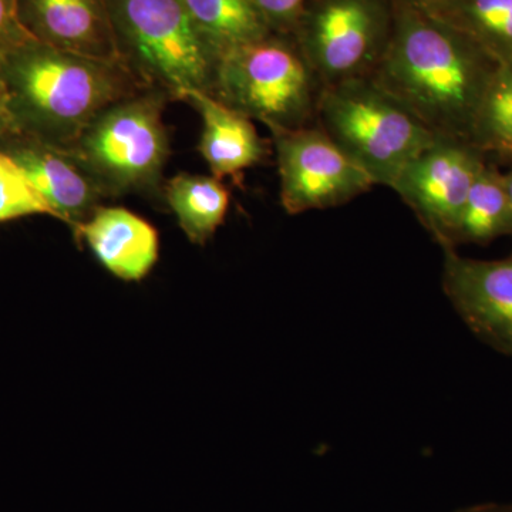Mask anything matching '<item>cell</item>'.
Here are the masks:
<instances>
[{"label": "cell", "mask_w": 512, "mask_h": 512, "mask_svg": "<svg viewBox=\"0 0 512 512\" xmlns=\"http://www.w3.org/2000/svg\"><path fill=\"white\" fill-rule=\"evenodd\" d=\"M396 3L392 42L372 79L434 136L473 146L478 111L500 63L443 20Z\"/></svg>", "instance_id": "6da1fadb"}, {"label": "cell", "mask_w": 512, "mask_h": 512, "mask_svg": "<svg viewBox=\"0 0 512 512\" xmlns=\"http://www.w3.org/2000/svg\"><path fill=\"white\" fill-rule=\"evenodd\" d=\"M12 133L70 151L107 107L144 87L119 63L29 39L0 63Z\"/></svg>", "instance_id": "7a4b0ae2"}, {"label": "cell", "mask_w": 512, "mask_h": 512, "mask_svg": "<svg viewBox=\"0 0 512 512\" xmlns=\"http://www.w3.org/2000/svg\"><path fill=\"white\" fill-rule=\"evenodd\" d=\"M121 66L144 89L185 101L212 93L220 57L202 39L183 0H106Z\"/></svg>", "instance_id": "3957f363"}, {"label": "cell", "mask_w": 512, "mask_h": 512, "mask_svg": "<svg viewBox=\"0 0 512 512\" xmlns=\"http://www.w3.org/2000/svg\"><path fill=\"white\" fill-rule=\"evenodd\" d=\"M322 80L292 35L269 33L221 57L211 96L268 128L315 126Z\"/></svg>", "instance_id": "277c9868"}, {"label": "cell", "mask_w": 512, "mask_h": 512, "mask_svg": "<svg viewBox=\"0 0 512 512\" xmlns=\"http://www.w3.org/2000/svg\"><path fill=\"white\" fill-rule=\"evenodd\" d=\"M316 124L375 185L389 188L439 138L372 77L325 87Z\"/></svg>", "instance_id": "5b68a950"}, {"label": "cell", "mask_w": 512, "mask_h": 512, "mask_svg": "<svg viewBox=\"0 0 512 512\" xmlns=\"http://www.w3.org/2000/svg\"><path fill=\"white\" fill-rule=\"evenodd\" d=\"M168 97L140 90L101 111L69 151L106 200L127 194H163L170 138L163 120Z\"/></svg>", "instance_id": "8992f818"}, {"label": "cell", "mask_w": 512, "mask_h": 512, "mask_svg": "<svg viewBox=\"0 0 512 512\" xmlns=\"http://www.w3.org/2000/svg\"><path fill=\"white\" fill-rule=\"evenodd\" d=\"M396 0H311L293 39L323 86L372 77L396 25Z\"/></svg>", "instance_id": "52a82bcc"}, {"label": "cell", "mask_w": 512, "mask_h": 512, "mask_svg": "<svg viewBox=\"0 0 512 512\" xmlns=\"http://www.w3.org/2000/svg\"><path fill=\"white\" fill-rule=\"evenodd\" d=\"M269 131L281 180V204L288 214L340 207L375 187L318 124Z\"/></svg>", "instance_id": "ba28073f"}, {"label": "cell", "mask_w": 512, "mask_h": 512, "mask_svg": "<svg viewBox=\"0 0 512 512\" xmlns=\"http://www.w3.org/2000/svg\"><path fill=\"white\" fill-rule=\"evenodd\" d=\"M471 144L437 138L403 168L392 190L441 248H456V231L468 192L485 167Z\"/></svg>", "instance_id": "9c48e42d"}, {"label": "cell", "mask_w": 512, "mask_h": 512, "mask_svg": "<svg viewBox=\"0 0 512 512\" xmlns=\"http://www.w3.org/2000/svg\"><path fill=\"white\" fill-rule=\"evenodd\" d=\"M443 251L448 301L477 338L512 357V254L481 261Z\"/></svg>", "instance_id": "30bf717a"}, {"label": "cell", "mask_w": 512, "mask_h": 512, "mask_svg": "<svg viewBox=\"0 0 512 512\" xmlns=\"http://www.w3.org/2000/svg\"><path fill=\"white\" fill-rule=\"evenodd\" d=\"M0 148L15 158L55 211L57 220L66 222L73 232L106 200L99 185L69 151L19 133L3 137Z\"/></svg>", "instance_id": "8fae6325"}, {"label": "cell", "mask_w": 512, "mask_h": 512, "mask_svg": "<svg viewBox=\"0 0 512 512\" xmlns=\"http://www.w3.org/2000/svg\"><path fill=\"white\" fill-rule=\"evenodd\" d=\"M32 39L74 55L120 63L106 0H16Z\"/></svg>", "instance_id": "7c38bea8"}, {"label": "cell", "mask_w": 512, "mask_h": 512, "mask_svg": "<svg viewBox=\"0 0 512 512\" xmlns=\"http://www.w3.org/2000/svg\"><path fill=\"white\" fill-rule=\"evenodd\" d=\"M74 235L121 281H143L160 258L157 229L126 208L101 205Z\"/></svg>", "instance_id": "4fadbf2b"}, {"label": "cell", "mask_w": 512, "mask_h": 512, "mask_svg": "<svg viewBox=\"0 0 512 512\" xmlns=\"http://www.w3.org/2000/svg\"><path fill=\"white\" fill-rule=\"evenodd\" d=\"M185 101L200 113L204 124L198 151L207 161L212 177L221 181L231 177L241 183L245 170L268 158V143L259 137L251 119L208 93L192 92Z\"/></svg>", "instance_id": "5bb4252c"}, {"label": "cell", "mask_w": 512, "mask_h": 512, "mask_svg": "<svg viewBox=\"0 0 512 512\" xmlns=\"http://www.w3.org/2000/svg\"><path fill=\"white\" fill-rule=\"evenodd\" d=\"M163 195L192 244L211 241L227 217L229 191L212 175H174L164 183Z\"/></svg>", "instance_id": "9a60e30c"}, {"label": "cell", "mask_w": 512, "mask_h": 512, "mask_svg": "<svg viewBox=\"0 0 512 512\" xmlns=\"http://www.w3.org/2000/svg\"><path fill=\"white\" fill-rule=\"evenodd\" d=\"M183 3L202 39L220 59L231 50L272 33L248 0H183Z\"/></svg>", "instance_id": "2e32d148"}, {"label": "cell", "mask_w": 512, "mask_h": 512, "mask_svg": "<svg viewBox=\"0 0 512 512\" xmlns=\"http://www.w3.org/2000/svg\"><path fill=\"white\" fill-rule=\"evenodd\" d=\"M429 15L463 32L498 63L512 66V0H456Z\"/></svg>", "instance_id": "e0dca14e"}, {"label": "cell", "mask_w": 512, "mask_h": 512, "mask_svg": "<svg viewBox=\"0 0 512 512\" xmlns=\"http://www.w3.org/2000/svg\"><path fill=\"white\" fill-rule=\"evenodd\" d=\"M510 202L505 177L485 165L468 192L456 231L461 242L485 244L500 235L511 234Z\"/></svg>", "instance_id": "ac0fdd59"}, {"label": "cell", "mask_w": 512, "mask_h": 512, "mask_svg": "<svg viewBox=\"0 0 512 512\" xmlns=\"http://www.w3.org/2000/svg\"><path fill=\"white\" fill-rule=\"evenodd\" d=\"M473 146L481 153L512 157V66L500 64L488 86L474 127Z\"/></svg>", "instance_id": "d6986e66"}, {"label": "cell", "mask_w": 512, "mask_h": 512, "mask_svg": "<svg viewBox=\"0 0 512 512\" xmlns=\"http://www.w3.org/2000/svg\"><path fill=\"white\" fill-rule=\"evenodd\" d=\"M30 215H49L56 218L43 195L30 181L28 174L0 148V222L30 217Z\"/></svg>", "instance_id": "ffe728a7"}, {"label": "cell", "mask_w": 512, "mask_h": 512, "mask_svg": "<svg viewBox=\"0 0 512 512\" xmlns=\"http://www.w3.org/2000/svg\"><path fill=\"white\" fill-rule=\"evenodd\" d=\"M269 32L293 35L311 0H248Z\"/></svg>", "instance_id": "44dd1931"}, {"label": "cell", "mask_w": 512, "mask_h": 512, "mask_svg": "<svg viewBox=\"0 0 512 512\" xmlns=\"http://www.w3.org/2000/svg\"><path fill=\"white\" fill-rule=\"evenodd\" d=\"M29 39L32 37L20 23L16 0H0V63Z\"/></svg>", "instance_id": "7402d4cb"}, {"label": "cell", "mask_w": 512, "mask_h": 512, "mask_svg": "<svg viewBox=\"0 0 512 512\" xmlns=\"http://www.w3.org/2000/svg\"><path fill=\"white\" fill-rule=\"evenodd\" d=\"M404 5L412 6L423 12H434V10L444 8V6L450 5V3L456 2V0H399Z\"/></svg>", "instance_id": "603a6c76"}, {"label": "cell", "mask_w": 512, "mask_h": 512, "mask_svg": "<svg viewBox=\"0 0 512 512\" xmlns=\"http://www.w3.org/2000/svg\"><path fill=\"white\" fill-rule=\"evenodd\" d=\"M9 133H12V124H10L8 107H6L5 92H3L2 83H0V140L8 136Z\"/></svg>", "instance_id": "cb8c5ba5"}, {"label": "cell", "mask_w": 512, "mask_h": 512, "mask_svg": "<svg viewBox=\"0 0 512 512\" xmlns=\"http://www.w3.org/2000/svg\"><path fill=\"white\" fill-rule=\"evenodd\" d=\"M458 512H512V505L485 504Z\"/></svg>", "instance_id": "d4e9b609"}, {"label": "cell", "mask_w": 512, "mask_h": 512, "mask_svg": "<svg viewBox=\"0 0 512 512\" xmlns=\"http://www.w3.org/2000/svg\"><path fill=\"white\" fill-rule=\"evenodd\" d=\"M505 187H507L508 202H510V214L512 224V170L510 174L505 175Z\"/></svg>", "instance_id": "484cf974"}]
</instances>
